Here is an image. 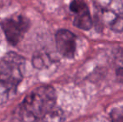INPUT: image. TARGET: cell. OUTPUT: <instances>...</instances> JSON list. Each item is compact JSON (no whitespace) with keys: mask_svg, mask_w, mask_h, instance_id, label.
I'll return each mask as SVG.
<instances>
[{"mask_svg":"<svg viewBox=\"0 0 123 122\" xmlns=\"http://www.w3.org/2000/svg\"><path fill=\"white\" fill-rule=\"evenodd\" d=\"M56 92L49 85H42L32 90L22 102L19 116L22 122L40 121L55 108Z\"/></svg>","mask_w":123,"mask_h":122,"instance_id":"cell-1","label":"cell"},{"mask_svg":"<svg viewBox=\"0 0 123 122\" xmlns=\"http://www.w3.org/2000/svg\"><path fill=\"white\" fill-rule=\"evenodd\" d=\"M24 64L25 59L13 52L8 53L0 60V105L8 100L21 82Z\"/></svg>","mask_w":123,"mask_h":122,"instance_id":"cell-2","label":"cell"},{"mask_svg":"<svg viewBox=\"0 0 123 122\" xmlns=\"http://www.w3.org/2000/svg\"><path fill=\"white\" fill-rule=\"evenodd\" d=\"M95 8L104 25L123 32V0H95Z\"/></svg>","mask_w":123,"mask_h":122,"instance_id":"cell-3","label":"cell"},{"mask_svg":"<svg viewBox=\"0 0 123 122\" xmlns=\"http://www.w3.org/2000/svg\"><path fill=\"white\" fill-rule=\"evenodd\" d=\"M29 25V20L23 15H13L1 23L7 40L13 45H17L22 40Z\"/></svg>","mask_w":123,"mask_h":122,"instance_id":"cell-4","label":"cell"},{"mask_svg":"<svg viewBox=\"0 0 123 122\" xmlns=\"http://www.w3.org/2000/svg\"><path fill=\"white\" fill-rule=\"evenodd\" d=\"M55 43L59 53L67 59L74 56L76 49V38L74 34L67 29H60L55 34Z\"/></svg>","mask_w":123,"mask_h":122,"instance_id":"cell-5","label":"cell"},{"mask_svg":"<svg viewBox=\"0 0 123 122\" xmlns=\"http://www.w3.org/2000/svg\"><path fill=\"white\" fill-rule=\"evenodd\" d=\"M70 11L74 13V24L80 29L88 30L92 27L93 22L87 6L83 0H72Z\"/></svg>","mask_w":123,"mask_h":122,"instance_id":"cell-6","label":"cell"},{"mask_svg":"<svg viewBox=\"0 0 123 122\" xmlns=\"http://www.w3.org/2000/svg\"><path fill=\"white\" fill-rule=\"evenodd\" d=\"M65 116L63 111L58 108H54L42 120L41 122H64Z\"/></svg>","mask_w":123,"mask_h":122,"instance_id":"cell-7","label":"cell"},{"mask_svg":"<svg viewBox=\"0 0 123 122\" xmlns=\"http://www.w3.org/2000/svg\"><path fill=\"white\" fill-rule=\"evenodd\" d=\"M110 119L111 122H123V105L117 106L111 110Z\"/></svg>","mask_w":123,"mask_h":122,"instance_id":"cell-8","label":"cell"},{"mask_svg":"<svg viewBox=\"0 0 123 122\" xmlns=\"http://www.w3.org/2000/svg\"><path fill=\"white\" fill-rule=\"evenodd\" d=\"M117 78L123 84V49L119 52L117 56Z\"/></svg>","mask_w":123,"mask_h":122,"instance_id":"cell-9","label":"cell"}]
</instances>
